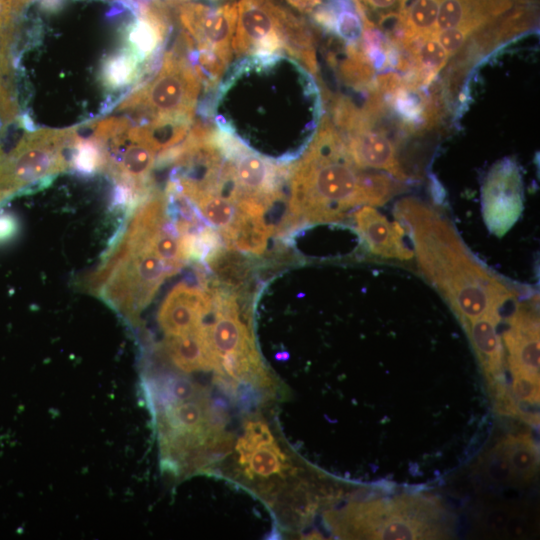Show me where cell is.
Listing matches in <instances>:
<instances>
[{
	"instance_id": "obj_1",
	"label": "cell",
	"mask_w": 540,
	"mask_h": 540,
	"mask_svg": "<svg viewBox=\"0 0 540 540\" xmlns=\"http://www.w3.org/2000/svg\"><path fill=\"white\" fill-rule=\"evenodd\" d=\"M134 206L105 259L83 282L84 289L132 323L165 279L191 259L165 193L151 191Z\"/></svg>"
},
{
	"instance_id": "obj_2",
	"label": "cell",
	"mask_w": 540,
	"mask_h": 540,
	"mask_svg": "<svg viewBox=\"0 0 540 540\" xmlns=\"http://www.w3.org/2000/svg\"><path fill=\"white\" fill-rule=\"evenodd\" d=\"M310 72L283 53L247 56L237 62L216 89L211 110L218 130L245 146L255 133L316 132L320 96Z\"/></svg>"
},
{
	"instance_id": "obj_3",
	"label": "cell",
	"mask_w": 540,
	"mask_h": 540,
	"mask_svg": "<svg viewBox=\"0 0 540 540\" xmlns=\"http://www.w3.org/2000/svg\"><path fill=\"white\" fill-rule=\"evenodd\" d=\"M286 225L342 220L356 207L376 206L402 191V181L380 171H366L351 159L329 115L291 166Z\"/></svg>"
},
{
	"instance_id": "obj_4",
	"label": "cell",
	"mask_w": 540,
	"mask_h": 540,
	"mask_svg": "<svg viewBox=\"0 0 540 540\" xmlns=\"http://www.w3.org/2000/svg\"><path fill=\"white\" fill-rule=\"evenodd\" d=\"M394 216L410 237L425 278L445 298L464 324L500 316L516 293L487 270L465 247L451 223L415 198H404Z\"/></svg>"
},
{
	"instance_id": "obj_5",
	"label": "cell",
	"mask_w": 540,
	"mask_h": 540,
	"mask_svg": "<svg viewBox=\"0 0 540 540\" xmlns=\"http://www.w3.org/2000/svg\"><path fill=\"white\" fill-rule=\"evenodd\" d=\"M428 1L436 18L425 38L438 43L466 76L484 57L539 24V0Z\"/></svg>"
},
{
	"instance_id": "obj_6",
	"label": "cell",
	"mask_w": 540,
	"mask_h": 540,
	"mask_svg": "<svg viewBox=\"0 0 540 540\" xmlns=\"http://www.w3.org/2000/svg\"><path fill=\"white\" fill-rule=\"evenodd\" d=\"M201 80L180 52L165 54L161 68L150 82L132 94L124 108L139 114L140 124L174 122L191 125Z\"/></svg>"
},
{
	"instance_id": "obj_7",
	"label": "cell",
	"mask_w": 540,
	"mask_h": 540,
	"mask_svg": "<svg viewBox=\"0 0 540 540\" xmlns=\"http://www.w3.org/2000/svg\"><path fill=\"white\" fill-rule=\"evenodd\" d=\"M310 26L275 0H240L231 46L233 55L290 54L306 40Z\"/></svg>"
},
{
	"instance_id": "obj_8",
	"label": "cell",
	"mask_w": 540,
	"mask_h": 540,
	"mask_svg": "<svg viewBox=\"0 0 540 540\" xmlns=\"http://www.w3.org/2000/svg\"><path fill=\"white\" fill-rule=\"evenodd\" d=\"M213 298V321L204 322L205 334L218 365L231 378L241 381L267 379L255 349L250 328L240 318L235 293L225 287H208Z\"/></svg>"
},
{
	"instance_id": "obj_9",
	"label": "cell",
	"mask_w": 540,
	"mask_h": 540,
	"mask_svg": "<svg viewBox=\"0 0 540 540\" xmlns=\"http://www.w3.org/2000/svg\"><path fill=\"white\" fill-rule=\"evenodd\" d=\"M178 13L185 43L195 44L193 51L214 54L229 67L233 58L231 42L237 21V3L216 7L185 3Z\"/></svg>"
},
{
	"instance_id": "obj_10",
	"label": "cell",
	"mask_w": 540,
	"mask_h": 540,
	"mask_svg": "<svg viewBox=\"0 0 540 540\" xmlns=\"http://www.w3.org/2000/svg\"><path fill=\"white\" fill-rule=\"evenodd\" d=\"M523 210L522 179L517 164L503 159L489 171L482 187V214L488 230L505 235Z\"/></svg>"
},
{
	"instance_id": "obj_11",
	"label": "cell",
	"mask_w": 540,
	"mask_h": 540,
	"mask_svg": "<svg viewBox=\"0 0 540 540\" xmlns=\"http://www.w3.org/2000/svg\"><path fill=\"white\" fill-rule=\"evenodd\" d=\"M213 309L208 287L181 282L165 297L158 311V324L166 337L179 336L198 329Z\"/></svg>"
},
{
	"instance_id": "obj_12",
	"label": "cell",
	"mask_w": 540,
	"mask_h": 540,
	"mask_svg": "<svg viewBox=\"0 0 540 540\" xmlns=\"http://www.w3.org/2000/svg\"><path fill=\"white\" fill-rule=\"evenodd\" d=\"M512 374L539 379V323L535 310L519 305L504 334Z\"/></svg>"
},
{
	"instance_id": "obj_13",
	"label": "cell",
	"mask_w": 540,
	"mask_h": 540,
	"mask_svg": "<svg viewBox=\"0 0 540 540\" xmlns=\"http://www.w3.org/2000/svg\"><path fill=\"white\" fill-rule=\"evenodd\" d=\"M354 221L371 253L390 259L412 258L413 253L404 241L406 232L397 221H388L369 205L361 206L355 211Z\"/></svg>"
},
{
	"instance_id": "obj_14",
	"label": "cell",
	"mask_w": 540,
	"mask_h": 540,
	"mask_svg": "<svg viewBox=\"0 0 540 540\" xmlns=\"http://www.w3.org/2000/svg\"><path fill=\"white\" fill-rule=\"evenodd\" d=\"M164 350L172 364L184 371L215 369L218 365L207 342L204 323L195 331L179 336H169Z\"/></svg>"
},
{
	"instance_id": "obj_15",
	"label": "cell",
	"mask_w": 540,
	"mask_h": 540,
	"mask_svg": "<svg viewBox=\"0 0 540 540\" xmlns=\"http://www.w3.org/2000/svg\"><path fill=\"white\" fill-rule=\"evenodd\" d=\"M500 316H484L465 325L484 370L495 374L502 366L503 344L497 332Z\"/></svg>"
},
{
	"instance_id": "obj_16",
	"label": "cell",
	"mask_w": 540,
	"mask_h": 540,
	"mask_svg": "<svg viewBox=\"0 0 540 540\" xmlns=\"http://www.w3.org/2000/svg\"><path fill=\"white\" fill-rule=\"evenodd\" d=\"M225 288L237 290L244 287L251 274V263L237 250L218 247L204 260Z\"/></svg>"
},
{
	"instance_id": "obj_17",
	"label": "cell",
	"mask_w": 540,
	"mask_h": 540,
	"mask_svg": "<svg viewBox=\"0 0 540 540\" xmlns=\"http://www.w3.org/2000/svg\"><path fill=\"white\" fill-rule=\"evenodd\" d=\"M238 462L245 466L244 472L250 479L283 476V472L287 469L286 456L275 442L256 447Z\"/></svg>"
},
{
	"instance_id": "obj_18",
	"label": "cell",
	"mask_w": 540,
	"mask_h": 540,
	"mask_svg": "<svg viewBox=\"0 0 540 540\" xmlns=\"http://www.w3.org/2000/svg\"><path fill=\"white\" fill-rule=\"evenodd\" d=\"M513 480H530L538 465L536 448L528 435L511 436L504 440Z\"/></svg>"
},
{
	"instance_id": "obj_19",
	"label": "cell",
	"mask_w": 540,
	"mask_h": 540,
	"mask_svg": "<svg viewBox=\"0 0 540 540\" xmlns=\"http://www.w3.org/2000/svg\"><path fill=\"white\" fill-rule=\"evenodd\" d=\"M423 525L404 515L394 514L388 517L373 538L377 539H415L423 536Z\"/></svg>"
},
{
	"instance_id": "obj_20",
	"label": "cell",
	"mask_w": 540,
	"mask_h": 540,
	"mask_svg": "<svg viewBox=\"0 0 540 540\" xmlns=\"http://www.w3.org/2000/svg\"><path fill=\"white\" fill-rule=\"evenodd\" d=\"M355 2L362 20L380 27L394 19L401 0H355Z\"/></svg>"
},
{
	"instance_id": "obj_21",
	"label": "cell",
	"mask_w": 540,
	"mask_h": 540,
	"mask_svg": "<svg viewBox=\"0 0 540 540\" xmlns=\"http://www.w3.org/2000/svg\"><path fill=\"white\" fill-rule=\"evenodd\" d=\"M484 471L488 479L495 483L503 484L513 481V473L504 440L488 452Z\"/></svg>"
},
{
	"instance_id": "obj_22",
	"label": "cell",
	"mask_w": 540,
	"mask_h": 540,
	"mask_svg": "<svg viewBox=\"0 0 540 540\" xmlns=\"http://www.w3.org/2000/svg\"><path fill=\"white\" fill-rule=\"evenodd\" d=\"M275 442L268 425L260 420L250 421L245 425L244 435L238 440L236 451L238 460L245 457L256 447Z\"/></svg>"
},
{
	"instance_id": "obj_23",
	"label": "cell",
	"mask_w": 540,
	"mask_h": 540,
	"mask_svg": "<svg viewBox=\"0 0 540 540\" xmlns=\"http://www.w3.org/2000/svg\"><path fill=\"white\" fill-rule=\"evenodd\" d=\"M513 392L520 400L538 402L539 379L525 374H513Z\"/></svg>"
},
{
	"instance_id": "obj_24",
	"label": "cell",
	"mask_w": 540,
	"mask_h": 540,
	"mask_svg": "<svg viewBox=\"0 0 540 540\" xmlns=\"http://www.w3.org/2000/svg\"><path fill=\"white\" fill-rule=\"evenodd\" d=\"M291 7L303 13H311L323 0H285Z\"/></svg>"
}]
</instances>
